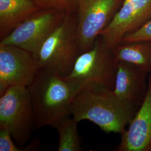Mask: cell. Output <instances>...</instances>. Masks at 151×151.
I'll return each instance as SVG.
<instances>
[{
    "instance_id": "obj_1",
    "label": "cell",
    "mask_w": 151,
    "mask_h": 151,
    "mask_svg": "<svg viewBox=\"0 0 151 151\" xmlns=\"http://www.w3.org/2000/svg\"><path fill=\"white\" fill-rule=\"evenodd\" d=\"M138 108L124 103L113 91L100 85H88L77 93L70 116L78 123L87 120L106 133H123Z\"/></svg>"
},
{
    "instance_id": "obj_2",
    "label": "cell",
    "mask_w": 151,
    "mask_h": 151,
    "mask_svg": "<svg viewBox=\"0 0 151 151\" xmlns=\"http://www.w3.org/2000/svg\"><path fill=\"white\" fill-rule=\"evenodd\" d=\"M34 115V129L50 126L55 128L70 116L73 101L80 89L65 76L39 69L27 87Z\"/></svg>"
},
{
    "instance_id": "obj_3",
    "label": "cell",
    "mask_w": 151,
    "mask_h": 151,
    "mask_svg": "<svg viewBox=\"0 0 151 151\" xmlns=\"http://www.w3.org/2000/svg\"><path fill=\"white\" fill-rule=\"evenodd\" d=\"M80 54L77 19L67 12L62 22L44 41L34 57L39 69L68 75Z\"/></svg>"
},
{
    "instance_id": "obj_4",
    "label": "cell",
    "mask_w": 151,
    "mask_h": 151,
    "mask_svg": "<svg viewBox=\"0 0 151 151\" xmlns=\"http://www.w3.org/2000/svg\"><path fill=\"white\" fill-rule=\"evenodd\" d=\"M118 62L113 49L99 36L91 48L78 55L70 73L65 76L80 90L95 85L113 90Z\"/></svg>"
},
{
    "instance_id": "obj_5",
    "label": "cell",
    "mask_w": 151,
    "mask_h": 151,
    "mask_svg": "<svg viewBox=\"0 0 151 151\" xmlns=\"http://www.w3.org/2000/svg\"><path fill=\"white\" fill-rule=\"evenodd\" d=\"M0 128L9 130L22 146L30 138L35 130L34 115L27 87H11L0 95Z\"/></svg>"
},
{
    "instance_id": "obj_6",
    "label": "cell",
    "mask_w": 151,
    "mask_h": 151,
    "mask_svg": "<svg viewBox=\"0 0 151 151\" xmlns=\"http://www.w3.org/2000/svg\"><path fill=\"white\" fill-rule=\"evenodd\" d=\"M123 2V0H77V34L80 54L93 46Z\"/></svg>"
},
{
    "instance_id": "obj_7",
    "label": "cell",
    "mask_w": 151,
    "mask_h": 151,
    "mask_svg": "<svg viewBox=\"0 0 151 151\" xmlns=\"http://www.w3.org/2000/svg\"><path fill=\"white\" fill-rule=\"evenodd\" d=\"M66 13L57 10L42 9L1 39L0 44L16 46L34 55L62 22Z\"/></svg>"
},
{
    "instance_id": "obj_8",
    "label": "cell",
    "mask_w": 151,
    "mask_h": 151,
    "mask_svg": "<svg viewBox=\"0 0 151 151\" xmlns=\"http://www.w3.org/2000/svg\"><path fill=\"white\" fill-rule=\"evenodd\" d=\"M38 70L32 53L16 46L0 44V95L11 87L28 86Z\"/></svg>"
},
{
    "instance_id": "obj_9",
    "label": "cell",
    "mask_w": 151,
    "mask_h": 151,
    "mask_svg": "<svg viewBox=\"0 0 151 151\" xmlns=\"http://www.w3.org/2000/svg\"><path fill=\"white\" fill-rule=\"evenodd\" d=\"M151 19V0H123L100 36L106 46L113 49L125 35L138 30Z\"/></svg>"
},
{
    "instance_id": "obj_10",
    "label": "cell",
    "mask_w": 151,
    "mask_h": 151,
    "mask_svg": "<svg viewBox=\"0 0 151 151\" xmlns=\"http://www.w3.org/2000/svg\"><path fill=\"white\" fill-rule=\"evenodd\" d=\"M122 134L116 151H151V76L146 96L129 124Z\"/></svg>"
},
{
    "instance_id": "obj_11",
    "label": "cell",
    "mask_w": 151,
    "mask_h": 151,
    "mask_svg": "<svg viewBox=\"0 0 151 151\" xmlns=\"http://www.w3.org/2000/svg\"><path fill=\"white\" fill-rule=\"evenodd\" d=\"M148 74L137 65L118 62L114 93L124 103L139 108L148 90Z\"/></svg>"
},
{
    "instance_id": "obj_12",
    "label": "cell",
    "mask_w": 151,
    "mask_h": 151,
    "mask_svg": "<svg viewBox=\"0 0 151 151\" xmlns=\"http://www.w3.org/2000/svg\"><path fill=\"white\" fill-rule=\"evenodd\" d=\"M41 10L33 0H0L1 40Z\"/></svg>"
},
{
    "instance_id": "obj_13",
    "label": "cell",
    "mask_w": 151,
    "mask_h": 151,
    "mask_svg": "<svg viewBox=\"0 0 151 151\" xmlns=\"http://www.w3.org/2000/svg\"><path fill=\"white\" fill-rule=\"evenodd\" d=\"M113 50L118 62L137 65L151 73V40L121 43Z\"/></svg>"
},
{
    "instance_id": "obj_14",
    "label": "cell",
    "mask_w": 151,
    "mask_h": 151,
    "mask_svg": "<svg viewBox=\"0 0 151 151\" xmlns=\"http://www.w3.org/2000/svg\"><path fill=\"white\" fill-rule=\"evenodd\" d=\"M78 122L71 116L61 120L55 128L58 135V151H82L81 139L77 129Z\"/></svg>"
},
{
    "instance_id": "obj_15",
    "label": "cell",
    "mask_w": 151,
    "mask_h": 151,
    "mask_svg": "<svg viewBox=\"0 0 151 151\" xmlns=\"http://www.w3.org/2000/svg\"><path fill=\"white\" fill-rule=\"evenodd\" d=\"M40 140L35 139L27 146L19 148L12 140L9 130L5 128H0V151H30L38 149Z\"/></svg>"
},
{
    "instance_id": "obj_16",
    "label": "cell",
    "mask_w": 151,
    "mask_h": 151,
    "mask_svg": "<svg viewBox=\"0 0 151 151\" xmlns=\"http://www.w3.org/2000/svg\"><path fill=\"white\" fill-rule=\"evenodd\" d=\"M42 9L70 12L77 8V0H33Z\"/></svg>"
},
{
    "instance_id": "obj_17",
    "label": "cell",
    "mask_w": 151,
    "mask_h": 151,
    "mask_svg": "<svg viewBox=\"0 0 151 151\" xmlns=\"http://www.w3.org/2000/svg\"><path fill=\"white\" fill-rule=\"evenodd\" d=\"M142 40H151V19L138 30L125 35L120 43Z\"/></svg>"
}]
</instances>
